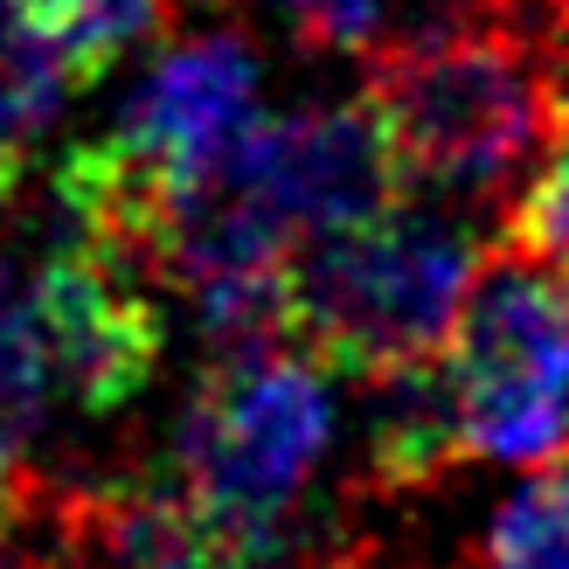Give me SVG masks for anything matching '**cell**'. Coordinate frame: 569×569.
Segmentation results:
<instances>
[{
  "label": "cell",
  "instance_id": "16",
  "mask_svg": "<svg viewBox=\"0 0 569 569\" xmlns=\"http://www.w3.org/2000/svg\"><path fill=\"white\" fill-rule=\"evenodd\" d=\"M14 8H21L28 21H36V28H42V36H56V28H63V14L77 8V0H14Z\"/></svg>",
  "mask_w": 569,
  "mask_h": 569
},
{
  "label": "cell",
  "instance_id": "11",
  "mask_svg": "<svg viewBox=\"0 0 569 569\" xmlns=\"http://www.w3.org/2000/svg\"><path fill=\"white\" fill-rule=\"evenodd\" d=\"M70 91H77V77L63 63V49L14 0H0V194H14L21 174L36 167Z\"/></svg>",
  "mask_w": 569,
  "mask_h": 569
},
{
  "label": "cell",
  "instance_id": "13",
  "mask_svg": "<svg viewBox=\"0 0 569 569\" xmlns=\"http://www.w3.org/2000/svg\"><path fill=\"white\" fill-rule=\"evenodd\" d=\"M160 21H167V0H77L49 42L63 49V63H70L77 83H91L111 63H126L139 42H153Z\"/></svg>",
  "mask_w": 569,
  "mask_h": 569
},
{
  "label": "cell",
  "instance_id": "15",
  "mask_svg": "<svg viewBox=\"0 0 569 569\" xmlns=\"http://www.w3.org/2000/svg\"><path fill=\"white\" fill-rule=\"evenodd\" d=\"M258 8H271L306 49L327 56H376L396 21V0H258Z\"/></svg>",
  "mask_w": 569,
  "mask_h": 569
},
{
  "label": "cell",
  "instance_id": "1",
  "mask_svg": "<svg viewBox=\"0 0 569 569\" xmlns=\"http://www.w3.org/2000/svg\"><path fill=\"white\" fill-rule=\"evenodd\" d=\"M368 104L396 174L445 202H487L569 119V77L500 21H438L376 49Z\"/></svg>",
  "mask_w": 569,
  "mask_h": 569
},
{
  "label": "cell",
  "instance_id": "6",
  "mask_svg": "<svg viewBox=\"0 0 569 569\" xmlns=\"http://www.w3.org/2000/svg\"><path fill=\"white\" fill-rule=\"evenodd\" d=\"M258 209H271L284 230L327 237L396 202V153L382 139L376 104H299V111H258L230 147L216 153Z\"/></svg>",
  "mask_w": 569,
  "mask_h": 569
},
{
  "label": "cell",
  "instance_id": "4",
  "mask_svg": "<svg viewBox=\"0 0 569 569\" xmlns=\"http://www.w3.org/2000/svg\"><path fill=\"white\" fill-rule=\"evenodd\" d=\"M445 340L472 459L542 466L569 451V271L521 250L479 264Z\"/></svg>",
  "mask_w": 569,
  "mask_h": 569
},
{
  "label": "cell",
  "instance_id": "5",
  "mask_svg": "<svg viewBox=\"0 0 569 569\" xmlns=\"http://www.w3.org/2000/svg\"><path fill=\"white\" fill-rule=\"evenodd\" d=\"M36 312L56 368V396L91 417L126 410L132 396H147L160 368V306L147 292V264H132L126 250L98 237L63 230V243L42 250L36 264Z\"/></svg>",
  "mask_w": 569,
  "mask_h": 569
},
{
  "label": "cell",
  "instance_id": "8",
  "mask_svg": "<svg viewBox=\"0 0 569 569\" xmlns=\"http://www.w3.org/2000/svg\"><path fill=\"white\" fill-rule=\"evenodd\" d=\"M56 521L83 569H243L222 515L167 466L147 479L70 493Z\"/></svg>",
  "mask_w": 569,
  "mask_h": 569
},
{
  "label": "cell",
  "instance_id": "17",
  "mask_svg": "<svg viewBox=\"0 0 569 569\" xmlns=\"http://www.w3.org/2000/svg\"><path fill=\"white\" fill-rule=\"evenodd\" d=\"M278 569H368L361 556H320V562H278Z\"/></svg>",
  "mask_w": 569,
  "mask_h": 569
},
{
  "label": "cell",
  "instance_id": "9",
  "mask_svg": "<svg viewBox=\"0 0 569 569\" xmlns=\"http://www.w3.org/2000/svg\"><path fill=\"white\" fill-rule=\"evenodd\" d=\"M368 382H376V396H368V479L382 493H417L466 459L459 389H451L445 361L417 355Z\"/></svg>",
  "mask_w": 569,
  "mask_h": 569
},
{
  "label": "cell",
  "instance_id": "14",
  "mask_svg": "<svg viewBox=\"0 0 569 569\" xmlns=\"http://www.w3.org/2000/svg\"><path fill=\"white\" fill-rule=\"evenodd\" d=\"M507 250H521V258H535V264L569 271V119L549 139L535 181L515 194V209H507Z\"/></svg>",
  "mask_w": 569,
  "mask_h": 569
},
{
  "label": "cell",
  "instance_id": "12",
  "mask_svg": "<svg viewBox=\"0 0 569 569\" xmlns=\"http://www.w3.org/2000/svg\"><path fill=\"white\" fill-rule=\"evenodd\" d=\"M487 569H569V451L542 459L487 521Z\"/></svg>",
  "mask_w": 569,
  "mask_h": 569
},
{
  "label": "cell",
  "instance_id": "3",
  "mask_svg": "<svg viewBox=\"0 0 569 569\" xmlns=\"http://www.w3.org/2000/svg\"><path fill=\"white\" fill-rule=\"evenodd\" d=\"M479 278V243L438 209L389 202L348 230L306 237L292 258L299 348L333 376H382L431 355Z\"/></svg>",
  "mask_w": 569,
  "mask_h": 569
},
{
  "label": "cell",
  "instance_id": "2",
  "mask_svg": "<svg viewBox=\"0 0 569 569\" xmlns=\"http://www.w3.org/2000/svg\"><path fill=\"white\" fill-rule=\"evenodd\" d=\"M333 368L306 348L222 355L167 438V472L243 535L258 569L299 549V500L333 451Z\"/></svg>",
  "mask_w": 569,
  "mask_h": 569
},
{
  "label": "cell",
  "instance_id": "7",
  "mask_svg": "<svg viewBox=\"0 0 569 569\" xmlns=\"http://www.w3.org/2000/svg\"><path fill=\"white\" fill-rule=\"evenodd\" d=\"M258 91H264L258 49L237 28H209V36L174 42L139 77L111 139L132 147L147 167H160V174H188L258 119Z\"/></svg>",
  "mask_w": 569,
  "mask_h": 569
},
{
  "label": "cell",
  "instance_id": "10",
  "mask_svg": "<svg viewBox=\"0 0 569 569\" xmlns=\"http://www.w3.org/2000/svg\"><path fill=\"white\" fill-rule=\"evenodd\" d=\"M49 410H56V368L36 312V278H28V264L0 258V493L28 479Z\"/></svg>",
  "mask_w": 569,
  "mask_h": 569
}]
</instances>
